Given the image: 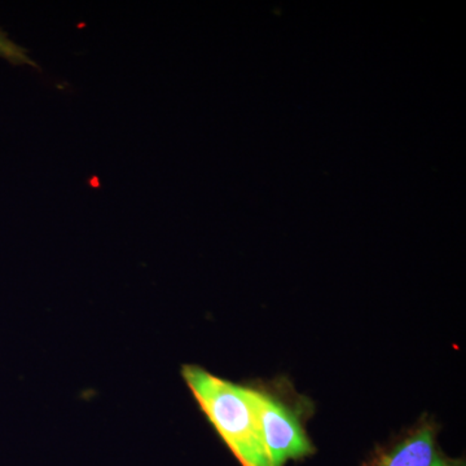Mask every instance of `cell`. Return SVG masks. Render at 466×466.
Segmentation results:
<instances>
[{
	"mask_svg": "<svg viewBox=\"0 0 466 466\" xmlns=\"http://www.w3.org/2000/svg\"><path fill=\"white\" fill-rule=\"evenodd\" d=\"M182 375L211 425L241 465L269 466L253 389L226 381L200 367H183Z\"/></svg>",
	"mask_w": 466,
	"mask_h": 466,
	"instance_id": "cell-1",
	"label": "cell"
},
{
	"mask_svg": "<svg viewBox=\"0 0 466 466\" xmlns=\"http://www.w3.org/2000/svg\"><path fill=\"white\" fill-rule=\"evenodd\" d=\"M253 398L269 466H284L314 451L299 419L281 401L254 389Z\"/></svg>",
	"mask_w": 466,
	"mask_h": 466,
	"instance_id": "cell-2",
	"label": "cell"
},
{
	"mask_svg": "<svg viewBox=\"0 0 466 466\" xmlns=\"http://www.w3.org/2000/svg\"><path fill=\"white\" fill-rule=\"evenodd\" d=\"M377 466H456L446 461L440 452L433 431L422 428L401 441Z\"/></svg>",
	"mask_w": 466,
	"mask_h": 466,
	"instance_id": "cell-3",
	"label": "cell"
},
{
	"mask_svg": "<svg viewBox=\"0 0 466 466\" xmlns=\"http://www.w3.org/2000/svg\"><path fill=\"white\" fill-rule=\"evenodd\" d=\"M0 55H3V56L7 58H11L15 63L32 64V61L27 58L23 48H20L18 46L14 45V43L9 42L5 36L2 35V34H0Z\"/></svg>",
	"mask_w": 466,
	"mask_h": 466,
	"instance_id": "cell-4",
	"label": "cell"
},
{
	"mask_svg": "<svg viewBox=\"0 0 466 466\" xmlns=\"http://www.w3.org/2000/svg\"><path fill=\"white\" fill-rule=\"evenodd\" d=\"M456 466H460V465H456Z\"/></svg>",
	"mask_w": 466,
	"mask_h": 466,
	"instance_id": "cell-5",
	"label": "cell"
}]
</instances>
